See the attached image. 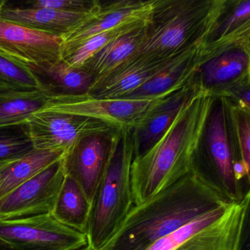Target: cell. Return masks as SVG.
I'll return each mask as SVG.
<instances>
[{"label": "cell", "instance_id": "obj_1", "mask_svg": "<svg viewBox=\"0 0 250 250\" xmlns=\"http://www.w3.org/2000/svg\"><path fill=\"white\" fill-rule=\"evenodd\" d=\"M196 86L163 135L131 166L133 204L138 206L184 178L197 166L206 124L216 102Z\"/></svg>", "mask_w": 250, "mask_h": 250}, {"label": "cell", "instance_id": "obj_2", "mask_svg": "<svg viewBox=\"0 0 250 250\" xmlns=\"http://www.w3.org/2000/svg\"><path fill=\"white\" fill-rule=\"evenodd\" d=\"M230 203L197 165L170 187L133 206L99 250H146L193 219Z\"/></svg>", "mask_w": 250, "mask_h": 250}, {"label": "cell", "instance_id": "obj_3", "mask_svg": "<svg viewBox=\"0 0 250 250\" xmlns=\"http://www.w3.org/2000/svg\"><path fill=\"white\" fill-rule=\"evenodd\" d=\"M226 0H158L144 40L129 58L166 59L210 40Z\"/></svg>", "mask_w": 250, "mask_h": 250}, {"label": "cell", "instance_id": "obj_4", "mask_svg": "<svg viewBox=\"0 0 250 250\" xmlns=\"http://www.w3.org/2000/svg\"><path fill=\"white\" fill-rule=\"evenodd\" d=\"M132 131H114L103 179L92 206L87 225L90 250L102 248L116 232L131 208V166L134 158Z\"/></svg>", "mask_w": 250, "mask_h": 250}, {"label": "cell", "instance_id": "obj_5", "mask_svg": "<svg viewBox=\"0 0 250 250\" xmlns=\"http://www.w3.org/2000/svg\"><path fill=\"white\" fill-rule=\"evenodd\" d=\"M184 90L143 99H96L87 93L48 98L46 106L41 111L88 117L118 131H133L141 126L156 109L169 103Z\"/></svg>", "mask_w": 250, "mask_h": 250}, {"label": "cell", "instance_id": "obj_6", "mask_svg": "<svg viewBox=\"0 0 250 250\" xmlns=\"http://www.w3.org/2000/svg\"><path fill=\"white\" fill-rule=\"evenodd\" d=\"M87 244V234L52 213L0 222V244L12 250H70Z\"/></svg>", "mask_w": 250, "mask_h": 250}, {"label": "cell", "instance_id": "obj_7", "mask_svg": "<svg viewBox=\"0 0 250 250\" xmlns=\"http://www.w3.org/2000/svg\"><path fill=\"white\" fill-rule=\"evenodd\" d=\"M36 150H70L80 140L95 134L116 131L94 118L61 112L39 111L26 121Z\"/></svg>", "mask_w": 250, "mask_h": 250}, {"label": "cell", "instance_id": "obj_8", "mask_svg": "<svg viewBox=\"0 0 250 250\" xmlns=\"http://www.w3.org/2000/svg\"><path fill=\"white\" fill-rule=\"evenodd\" d=\"M62 159L0 199V222L52 213L65 177Z\"/></svg>", "mask_w": 250, "mask_h": 250}, {"label": "cell", "instance_id": "obj_9", "mask_svg": "<svg viewBox=\"0 0 250 250\" xmlns=\"http://www.w3.org/2000/svg\"><path fill=\"white\" fill-rule=\"evenodd\" d=\"M226 99H216L206 124L207 148L211 167L210 181L230 203L241 201L246 193L233 173L235 154L232 153L227 125Z\"/></svg>", "mask_w": 250, "mask_h": 250}, {"label": "cell", "instance_id": "obj_10", "mask_svg": "<svg viewBox=\"0 0 250 250\" xmlns=\"http://www.w3.org/2000/svg\"><path fill=\"white\" fill-rule=\"evenodd\" d=\"M64 39L0 19V55L27 68L61 59Z\"/></svg>", "mask_w": 250, "mask_h": 250}, {"label": "cell", "instance_id": "obj_11", "mask_svg": "<svg viewBox=\"0 0 250 250\" xmlns=\"http://www.w3.org/2000/svg\"><path fill=\"white\" fill-rule=\"evenodd\" d=\"M111 134H95L84 137L62 159L65 176L77 182L92 206L107 167Z\"/></svg>", "mask_w": 250, "mask_h": 250}, {"label": "cell", "instance_id": "obj_12", "mask_svg": "<svg viewBox=\"0 0 250 250\" xmlns=\"http://www.w3.org/2000/svg\"><path fill=\"white\" fill-rule=\"evenodd\" d=\"M250 193L232 203L214 222L173 250H241L250 210Z\"/></svg>", "mask_w": 250, "mask_h": 250}, {"label": "cell", "instance_id": "obj_13", "mask_svg": "<svg viewBox=\"0 0 250 250\" xmlns=\"http://www.w3.org/2000/svg\"><path fill=\"white\" fill-rule=\"evenodd\" d=\"M183 53L173 58L161 60L128 58L107 74L96 77L87 94L96 99L126 97L165 71Z\"/></svg>", "mask_w": 250, "mask_h": 250}, {"label": "cell", "instance_id": "obj_14", "mask_svg": "<svg viewBox=\"0 0 250 250\" xmlns=\"http://www.w3.org/2000/svg\"><path fill=\"white\" fill-rule=\"evenodd\" d=\"M250 49L234 47L219 54L202 65L196 84L217 99L233 89L250 85Z\"/></svg>", "mask_w": 250, "mask_h": 250}, {"label": "cell", "instance_id": "obj_15", "mask_svg": "<svg viewBox=\"0 0 250 250\" xmlns=\"http://www.w3.org/2000/svg\"><path fill=\"white\" fill-rule=\"evenodd\" d=\"M158 0H123L102 2L97 15L64 39V47L117 27L150 21Z\"/></svg>", "mask_w": 250, "mask_h": 250}, {"label": "cell", "instance_id": "obj_16", "mask_svg": "<svg viewBox=\"0 0 250 250\" xmlns=\"http://www.w3.org/2000/svg\"><path fill=\"white\" fill-rule=\"evenodd\" d=\"M101 7L102 2L99 8L93 12L74 14L50 8L12 6L5 1L0 7V19L65 39L94 18Z\"/></svg>", "mask_w": 250, "mask_h": 250}, {"label": "cell", "instance_id": "obj_17", "mask_svg": "<svg viewBox=\"0 0 250 250\" xmlns=\"http://www.w3.org/2000/svg\"><path fill=\"white\" fill-rule=\"evenodd\" d=\"M28 68L48 98L87 94L96 79L85 68L71 66L62 59L50 65Z\"/></svg>", "mask_w": 250, "mask_h": 250}, {"label": "cell", "instance_id": "obj_18", "mask_svg": "<svg viewBox=\"0 0 250 250\" xmlns=\"http://www.w3.org/2000/svg\"><path fill=\"white\" fill-rule=\"evenodd\" d=\"M62 150H34L0 169V199L63 157Z\"/></svg>", "mask_w": 250, "mask_h": 250}, {"label": "cell", "instance_id": "obj_19", "mask_svg": "<svg viewBox=\"0 0 250 250\" xmlns=\"http://www.w3.org/2000/svg\"><path fill=\"white\" fill-rule=\"evenodd\" d=\"M92 206L81 187L65 176L52 214L63 225L86 233Z\"/></svg>", "mask_w": 250, "mask_h": 250}, {"label": "cell", "instance_id": "obj_20", "mask_svg": "<svg viewBox=\"0 0 250 250\" xmlns=\"http://www.w3.org/2000/svg\"><path fill=\"white\" fill-rule=\"evenodd\" d=\"M148 24L112 41L88 60L83 68L96 78L115 69L127 61L143 43Z\"/></svg>", "mask_w": 250, "mask_h": 250}, {"label": "cell", "instance_id": "obj_21", "mask_svg": "<svg viewBox=\"0 0 250 250\" xmlns=\"http://www.w3.org/2000/svg\"><path fill=\"white\" fill-rule=\"evenodd\" d=\"M47 99L41 90L0 87V128L25 124L33 114L46 106Z\"/></svg>", "mask_w": 250, "mask_h": 250}, {"label": "cell", "instance_id": "obj_22", "mask_svg": "<svg viewBox=\"0 0 250 250\" xmlns=\"http://www.w3.org/2000/svg\"><path fill=\"white\" fill-rule=\"evenodd\" d=\"M197 84L184 90L169 103L156 109L147 121L139 128L131 131L134 143V156L148 150L169 128L185 99L189 96Z\"/></svg>", "mask_w": 250, "mask_h": 250}, {"label": "cell", "instance_id": "obj_23", "mask_svg": "<svg viewBox=\"0 0 250 250\" xmlns=\"http://www.w3.org/2000/svg\"><path fill=\"white\" fill-rule=\"evenodd\" d=\"M150 21L134 23L128 25L117 27L108 31L103 32L90 38L87 40L74 46L62 49L61 59L75 68H82L88 60L94 56L102 48L112 41L126 34L131 30L146 25Z\"/></svg>", "mask_w": 250, "mask_h": 250}, {"label": "cell", "instance_id": "obj_24", "mask_svg": "<svg viewBox=\"0 0 250 250\" xmlns=\"http://www.w3.org/2000/svg\"><path fill=\"white\" fill-rule=\"evenodd\" d=\"M33 150L26 124L0 128V169Z\"/></svg>", "mask_w": 250, "mask_h": 250}, {"label": "cell", "instance_id": "obj_25", "mask_svg": "<svg viewBox=\"0 0 250 250\" xmlns=\"http://www.w3.org/2000/svg\"><path fill=\"white\" fill-rule=\"evenodd\" d=\"M230 204L220 206L193 219L191 222L158 240L146 250H173L180 244L222 216Z\"/></svg>", "mask_w": 250, "mask_h": 250}, {"label": "cell", "instance_id": "obj_26", "mask_svg": "<svg viewBox=\"0 0 250 250\" xmlns=\"http://www.w3.org/2000/svg\"><path fill=\"white\" fill-rule=\"evenodd\" d=\"M0 87L15 90H41L36 76L27 67L0 55Z\"/></svg>", "mask_w": 250, "mask_h": 250}, {"label": "cell", "instance_id": "obj_27", "mask_svg": "<svg viewBox=\"0 0 250 250\" xmlns=\"http://www.w3.org/2000/svg\"><path fill=\"white\" fill-rule=\"evenodd\" d=\"M226 102L228 112L233 121L238 137L239 159L250 167V112L241 110L228 99Z\"/></svg>", "mask_w": 250, "mask_h": 250}, {"label": "cell", "instance_id": "obj_28", "mask_svg": "<svg viewBox=\"0 0 250 250\" xmlns=\"http://www.w3.org/2000/svg\"><path fill=\"white\" fill-rule=\"evenodd\" d=\"M100 1L84 0H33L24 2V8H50L74 14L93 12L100 5Z\"/></svg>", "mask_w": 250, "mask_h": 250}, {"label": "cell", "instance_id": "obj_29", "mask_svg": "<svg viewBox=\"0 0 250 250\" xmlns=\"http://www.w3.org/2000/svg\"><path fill=\"white\" fill-rule=\"evenodd\" d=\"M235 4L232 11L225 19L222 17L209 41L223 37L250 21V0L236 1Z\"/></svg>", "mask_w": 250, "mask_h": 250}, {"label": "cell", "instance_id": "obj_30", "mask_svg": "<svg viewBox=\"0 0 250 250\" xmlns=\"http://www.w3.org/2000/svg\"><path fill=\"white\" fill-rule=\"evenodd\" d=\"M70 250H90L89 248L88 244H86L84 245L80 246V247H77V248L71 249Z\"/></svg>", "mask_w": 250, "mask_h": 250}, {"label": "cell", "instance_id": "obj_31", "mask_svg": "<svg viewBox=\"0 0 250 250\" xmlns=\"http://www.w3.org/2000/svg\"><path fill=\"white\" fill-rule=\"evenodd\" d=\"M0 250H12L11 249L8 248V247H5V246L0 244Z\"/></svg>", "mask_w": 250, "mask_h": 250}]
</instances>
